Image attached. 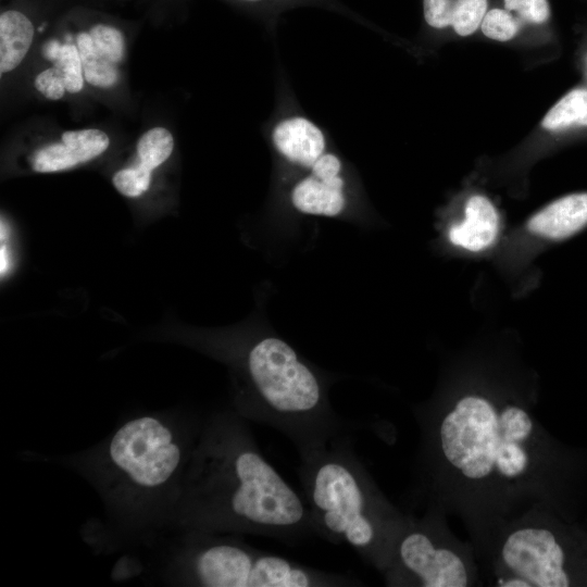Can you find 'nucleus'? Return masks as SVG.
<instances>
[{
  "mask_svg": "<svg viewBox=\"0 0 587 587\" xmlns=\"http://www.w3.org/2000/svg\"><path fill=\"white\" fill-rule=\"evenodd\" d=\"M530 397L467 385L415 409L420 444L409 510L462 517L478 540L546 507V434Z\"/></svg>",
  "mask_w": 587,
  "mask_h": 587,
  "instance_id": "f257e3e1",
  "label": "nucleus"
},
{
  "mask_svg": "<svg viewBox=\"0 0 587 587\" xmlns=\"http://www.w3.org/2000/svg\"><path fill=\"white\" fill-rule=\"evenodd\" d=\"M204 420L188 411L132 415L100 442L55 458L101 500L103 516L85 535L93 549L152 548L173 533L183 478Z\"/></svg>",
  "mask_w": 587,
  "mask_h": 587,
  "instance_id": "f03ea898",
  "label": "nucleus"
},
{
  "mask_svg": "<svg viewBox=\"0 0 587 587\" xmlns=\"http://www.w3.org/2000/svg\"><path fill=\"white\" fill-rule=\"evenodd\" d=\"M247 422L234 410L205 415L173 533L251 534L288 546L317 537L305 501L263 457Z\"/></svg>",
  "mask_w": 587,
  "mask_h": 587,
  "instance_id": "7ed1b4c3",
  "label": "nucleus"
},
{
  "mask_svg": "<svg viewBox=\"0 0 587 587\" xmlns=\"http://www.w3.org/2000/svg\"><path fill=\"white\" fill-rule=\"evenodd\" d=\"M298 453L297 473L316 536L349 546L383 574L408 512L378 488L351 433Z\"/></svg>",
  "mask_w": 587,
  "mask_h": 587,
  "instance_id": "20e7f679",
  "label": "nucleus"
},
{
  "mask_svg": "<svg viewBox=\"0 0 587 587\" xmlns=\"http://www.w3.org/2000/svg\"><path fill=\"white\" fill-rule=\"evenodd\" d=\"M160 544L158 575L168 586L348 587L361 580L257 549L232 534L176 532ZM159 544V545H160Z\"/></svg>",
  "mask_w": 587,
  "mask_h": 587,
  "instance_id": "39448f33",
  "label": "nucleus"
},
{
  "mask_svg": "<svg viewBox=\"0 0 587 587\" xmlns=\"http://www.w3.org/2000/svg\"><path fill=\"white\" fill-rule=\"evenodd\" d=\"M384 576L387 586L471 587L482 582L474 545L458 539L446 514L407 511Z\"/></svg>",
  "mask_w": 587,
  "mask_h": 587,
  "instance_id": "423d86ee",
  "label": "nucleus"
},
{
  "mask_svg": "<svg viewBox=\"0 0 587 587\" xmlns=\"http://www.w3.org/2000/svg\"><path fill=\"white\" fill-rule=\"evenodd\" d=\"M308 173L295 183L290 202L300 213L337 216L347 207L346 179L340 157L326 151Z\"/></svg>",
  "mask_w": 587,
  "mask_h": 587,
  "instance_id": "0eeeda50",
  "label": "nucleus"
},
{
  "mask_svg": "<svg viewBox=\"0 0 587 587\" xmlns=\"http://www.w3.org/2000/svg\"><path fill=\"white\" fill-rule=\"evenodd\" d=\"M275 152L287 163L310 168L327 150L326 133L314 121L301 113L277 117L268 129Z\"/></svg>",
  "mask_w": 587,
  "mask_h": 587,
  "instance_id": "6e6552de",
  "label": "nucleus"
},
{
  "mask_svg": "<svg viewBox=\"0 0 587 587\" xmlns=\"http://www.w3.org/2000/svg\"><path fill=\"white\" fill-rule=\"evenodd\" d=\"M109 146L110 138L101 129L66 130L60 142L36 150L30 158V164L38 173L61 172L99 157Z\"/></svg>",
  "mask_w": 587,
  "mask_h": 587,
  "instance_id": "1a4fd4ad",
  "label": "nucleus"
},
{
  "mask_svg": "<svg viewBox=\"0 0 587 587\" xmlns=\"http://www.w3.org/2000/svg\"><path fill=\"white\" fill-rule=\"evenodd\" d=\"M174 138L161 126L143 133L136 145V164L117 171L112 178L115 189L129 198L145 193L151 182V172L163 164L172 154Z\"/></svg>",
  "mask_w": 587,
  "mask_h": 587,
  "instance_id": "9d476101",
  "label": "nucleus"
},
{
  "mask_svg": "<svg viewBox=\"0 0 587 587\" xmlns=\"http://www.w3.org/2000/svg\"><path fill=\"white\" fill-rule=\"evenodd\" d=\"M500 214L492 201L483 195L471 196L462 217L447 230L448 241L467 252H483L491 248L500 234Z\"/></svg>",
  "mask_w": 587,
  "mask_h": 587,
  "instance_id": "9b49d317",
  "label": "nucleus"
},
{
  "mask_svg": "<svg viewBox=\"0 0 587 587\" xmlns=\"http://www.w3.org/2000/svg\"><path fill=\"white\" fill-rule=\"evenodd\" d=\"M587 225V192L563 196L534 213L526 223L533 236L560 240Z\"/></svg>",
  "mask_w": 587,
  "mask_h": 587,
  "instance_id": "f8f14e48",
  "label": "nucleus"
},
{
  "mask_svg": "<svg viewBox=\"0 0 587 587\" xmlns=\"http://www.w3.org/2000/svg\"><path fill=\"white\" fill-rule=\"evenodd\" d=\"M487 7V0H423L424 18L430 27L452 26L463 37L477 30Z\"/></svg>",
  "mask_w": 587,
  "mask_h": 587,
  "instance_id": "ddd939ff",
  "label": "nucleus"
},
{
  "mask_svg": "<svg viewBox=\"0 0 587 587\" xmlns=\"http://www.w3.org/2000/svg\"><path fill=\"white\" fill-rule=\"evenodd\" d=\"M34 26L22 12L9 10L0 15V74L15 70L30 49Z\"/></svg>",
  "mask_w": 587,
  "mask_h": 587,
  "instance_id": "4468645a",
  "label": "nucleus"
},
{
  "mask_svg": "<svg viewBox=\"0 0 587 587\" xmlns=\"http://www.w3.org/2000/svg\"><path fill=\"white\" fill-rule=\"evenodd\" d=\"M541 127L548 132L587 128V88L565 93L544 116Z\"/></svg>",
  "mask_w": 587,
  "mask_h": 587,
  "instance_id": "2eb2a0df",
  "label": "nucleus"
},
{
  "mask_svg": "<svg viewBox=\"0 0 587 587\" xmlns=\"http://www.w3.org/2000/svg\"><path fill=\"white\" fill-rule=\"evenodd\" d=\"M75 41L82 60L85 80L98 88H110L116 85L120 78L117 65L93 50L89 33H78Z\"/></svg>",
  "mask_w": 587,
  "mask_h": 587,
  "instance_id": "dca6fc26",
  "label": "nucleus"
},
{
  "mask_svg": "<svg viewBox=\"0 0 587 587\" xmlns=\"http://www.w3.org/2000/svg\"><path fill=\"white\" fill-rule=\"evenodd\" d=\"M42 53L61 73L67 92L76 93L84 88L83 65L76 46L49 41L43 46Z\"/></svg>",
  "mask_w": 587,
  "mask_h": 587,
  "instance_id": "f3484780",
  "label": "nucleus"
},
{
  "mask_svg": "<svg viewBox=\"0 0 587 587\" xmlns=\"http://www.w3.org/2000/svg\"><path fill=\"white\" fill-rule=\"evenodd\" d=\"M93 50L118 65L125 54V39L122 32L111 25L96 24L89 29Z\"/></svg>",
  "mask_w": 587,
  "mask_h": 587,
  "instance_id": "a211bd4d",
  "label": "nucleus"
},
{
  "mask_svg": "<svg viewBox=\"0 0 587 587\" xmlns=\"http://www.w3.org/2000/svg\"><path fill=\"white\" fill-rule=\"evenodd\" d=\"M522 22L503 9H491L486 12L480 29L483 34L497 41H509L516 36Z\"/></svg>",
  "mask_w": 587,
  "mask_h": 587,
  "instance_id": "6ab92c4d",
  "label": "nucleus"
},
{
  "mask_svg": "<svg viewBox=\"0 0 587 587\" xmlns=\"http://www.w3.org/2000/svg\"><path fill=\"white\" fill-rule=\"evenodd\" d=\"M504 8L515 12L521 22L542 24L550 16L548 0H504Z\"/></svg>",
  "mask_w": 587,
  "mask_h": 587,
  "instance_id": "aec40b11",
  "label": "nucleus"
},
{
  "mask_svg": "<svg viewBox=\"0 0 587 587\" xmlns=\"http://www.w3.org/2000/svg\"><path fill=\"white\" fill-rule=\"evenodd\" d=\"M34 84L37 91L49 100H59L66 91L64 79L55 66L38 73Z\"/></svg>",
  "mask_w": 587,
  "mask_h": 587,
  "instance_id": "412c9836",
  "label": "nucleus"
},
{
  "mask_svg": "<svg viewBox=\"0 0 587 587\" xmlns=\"http://www.w3.org/2000/svg\"><path fill=\"white\" fill-rule=\"evenodd\" d=\"M8 255H7V248L2 245L1 246V274L7 271L8 268Z\"/></svg>",
  "mask_w": 587,
  "mask_h": 587,
  "instance_id": "4be33fe9",
  "label": "nucleus"
},
{
  "mask_svg": "<svg viewBox=\"0 0 587 587\" xmlns=\"http://www.w3.org/2000/svg\"><path fill=\"white\" fill-rule=\"evenodd\" d=\"M245 1H261V0H245Z\"/></svg>",
  "mask_w": 587,
  "mask_h": 587,
  "instance_id": "5701e85b",
  "label": "nucleus"
},
{
  "mask_svg": "<svg viewBox=\"0 0 587 587\" xmlns=\"http://www.w3.org/2000/svg\"><path fill=\"white\" fill-rule=\"evenodd\" d=\"M586 67H587V57H586Z\"/></svg>",
  "mask_w": 587,
  "mask_h": 587,
  "instance_id": "b1692460",
  "label": "nucleus"
}]
</instances>
